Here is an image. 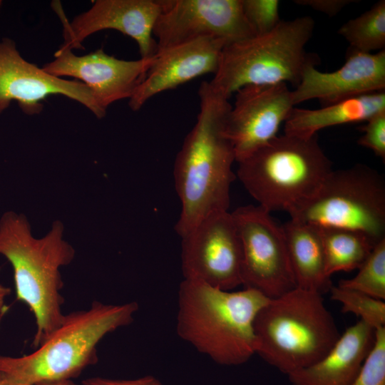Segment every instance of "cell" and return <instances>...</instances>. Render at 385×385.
Returning <instances> with one entry per match:
<instances>
[{
  "label": "cell",
  "instance_id": "1",
  "mask_svg": "<svg viewBox=\"0 0 385 385\" xmlns=\"http://www.w3.org/2000/svg\"><path fill=\"white\" fill-rule=\"evenodd\" d=\"M200 112L176 155L173 175L181 203L175 231L183 237L209 215L228 210L235 175L233 145L226 134L232 108L229 99L214 91L209 81L198 89Z\"/></svg>",
  "mask_w": 385,
  "mask_h": 385
},
{
  "label": "cell",
  "instance_id": "2",
  "mask_svg": "<svg viewBox=\"0 0 385 385\" xmlns=\"http://www.w3.org/2000/svg\"><path fill=\"white\" fill-rule=\"evenodd\" d=\"M63 235V225L58 220L45 236L36 238L24 215L8 211L0 218V255L12 266L17 299L34 315L35 349L60 327L65 317L60 268L72 262L75 250Z\"/></svg>",
  "mask_w": 385,
  "mask_h": 385
},
{
  "label": "cell",
  "instance_id": "3",
  "mask_svg": "<svg viewBox=\"0 0 385 385\" xmlns=\"http://www.w3.org/2000/svg\"><path fill=\"white\" fill-rule=\"evenodd\" d=\"M269 300L252 289L224 290L184 279L178 291L177 333L218 364H242L255 354V319Z\"/></svg>",
  "mask_w": 385,
  "mask_h": 385
},
{
  "label": "cell",
  "instance_id": "4",
  "mask_svg": "<svg viewBox=\"0 0 385 385\" xmlns=\"http://www.w3.org/2000/svg\"><path fill=\"white\" fill-rule=\"evenodd\" d=\"M138 310L135 302L106 304L95 301L88 309L65 314L60 327L34 352L20 357L0 355V381L36 385L78 377L97 362L101 339L129 325Z\"/></svg>",
  "mask_w": 385,
  "mask_h": 385
},
{
  "label": "cell",
  "instance_id": "5",
  "mask_svg": "<svg viewBox=\"0 0 385 385\" xmlns=\"http://www.w3.org/2000/svg\"><path fill=\"white\" fill-rule=\"evenodd\" d=\"M254 332L255 354L287 375L322 359L341 336L322 294L298 287L270 299Z\"/></svg>",
  "mask_w": 385,
  "mask_h": 385
},
{
  "label": "cell",
  "instance_id": "6",
  "mask_svg": "<svg viewBox=\"0 0 385 385\" xmlns=\"http://www.w3.org/2000/svg\"><path fill=\"white\" fill-rule=\"evenodd\" d=\"M237 176L258 205L290 217L316 194L332 164L317 135H277L237 162Z\"/></svg>",
  "mask_w": 385,
  "mask_h": 385
},
{
  "label": "cell",
  "instance_id": "7",
  "mask_svg": "<svg viewBox=\"0 0 385 385\" xmlns=\"http://www.w3.org/2000/svg\"><path fill=\"white\" fill-rule=\"evenodd\" d=\"M314 26L308 16L281 20L267 34L227 44L209 81L211 88L229 99L249 85L290 83L296 87L305 68L319 60L305 49Z\"/></svg>",
  "mask_w": 385,
  "mask_h": 385
},
{
  "label": "cell",
  "instance_id": "8",
  "mask_svg": "<svg viewBox=\"0 0 385 385\" xmlns=\"http://www.w3.org/2000/svg\"><path fill=\"white\" fill-rule=\"evenodd\" d=\"M290 219L319 228L357 231L376 245L385 240L384 179L364 164L333 170Z\"/></svg>",
  "mask_w": 385,
  "mask_h": 385
},
{
  "label": "cell",
  "instance_id": "9",
  "mask_svg": "<svg viewBox=\"0 0 385 385\" xmlns=\"http://www.w3.org/2000/svg\"><path fill=\"white\" fill-rule=\"evenodd\" d=\"M231 213L241 242L244 288L270 299L296 288L282 225L258 205L242 206Z\"/></svg>",
  "mask_w": 385,
  "mask_h": 385
},
{
  "label": "cell",
  "instance_id": "10",
  "mask_svg": "<svg viewBox=\"0 0 385 385\" xmlns=\"http://www.w3.org/2000/svg\"><path fill=\"white\" fill-rule=\"evenodd\" d=\"M161 11L153 34L158 51L203 38L227 44L255 36L242 0H159Z\"/></svg>",
  "mask_w": 385,
  "mask_h": 385
},
{
  "label": "cell",
  "instance_id": "11",
  "mask_svg": "<svg viewBox=\"0 0 385 385\" xmlns=\"http://www.w3.org/2000/svg\"><path fill=\"white\" fill-rule=\"evenodd\" d=\"M181 240L185 279L224 290H232L242 284L241 242L228 210L209 215Z\"/></svg>",
  "mask_w": 385,
  "mask_h": 385
},
{
  "label": "cell",
  "instance_id": "12",
  "mask_svg": "<svg viewBox=\"0 0 385 385\" xmlns=\"http://www.w3.org/2000/svg\"><path fill=\"white\" fill-rule=\"evenodd\" d=\"M51 95L74 100L98 118L106 113L98 106L91 89L82 82L53 76L24 59L9 38L0 40V114L16 101L26 114L38 113L41 103Z\"/></svg>",
  "mask_w": 385,
  "mask_h": 385
},
{
  "label": "cell",
  "instance_id": "13",
  "mask_svg": "<svg viewBox=\"0 0 385 385\" xmlns=\"http://www.w3.org/2000/svg\"><path fill=\"white\" fill-rule=\"evenodd\" d=\"M155 58V55L138 60H123L107 54L102 48L78 56L63 43L55 53L54 59L42 68L58 78L71 76L82 81L92 91L99 108L106 113L113 103L130 98Z\"/></svg>",
  "mask_w": 385,
  "mask_h": 385
},
{
  "label": "cell",
  "instance_id": "14",
  "mask_svg": "<svg viewBox=\"0 0 385 385\" xmlns=\"http://www.w3.org/2000/svg\"><path fill=\"white\" fill-rule=\"evenodd\" d=\"M235 93L226 134L237 162L277 137L294 105L287 83L249 85Z\"/></svg>",
  "mask_w": 385,
  "mask_h": 385
},
{
  "label": "cell",
  "instance_id": "15",
  "mask_svg": "<svg viewBox=\"0 0 385 385\" xmlns=\"http://www.w3.org/2000/svg\"><path fill=\"white\" fill-rule=\"evenodd\" d=\"M53 8L62 20L64 43L72 49L91 34L113 29L132 38L138 43L140 58H150L158 51L153 31L161 11L159 0H97L86 11L66 18L58 4Z\"/></svg>",
  "mask_w": 385,
  "mask_h": 385
},
{
  "label": "cell",
  "instance_id": "16",
  "mask_svg": "<svg viewBox=\"0 0 385 385\" xmlns=\"http://www.w3.org/2000/svg\"><path fill=\"white\" fill-rule=\"evenodd\" d=\"M308 66L299 83L292 91L294 106L318 99L324 106L355 96L385 91V49L375 53L349 48L339 69L322 72Z\"/></svg>",
  "mask_w": 385,
  "mask_h": 385
},
{
  "label": "cell",
  "instance_id": "17",
  "mask_svg": "<svg viewBox=\"0 0 385 385\" xmlns=\"http://www.w3.org/2000/svg\"><path fill=\"white\" fill-rule=\"evenodd\" d=\"M227 41L203 38L158 51L142 83L129 99L137 111L154 96L207 73L215 74Z\"/></svg>",
  "mask_w": 385,
  "mask_h": 385
},
{
  "label": "cell",
  "instance_id": "18",
  "mask_svg": "<svg viewBox=\"0 0 385 385\" xmlns=\"http://www.w3.org/2000/svg\"><path fill=\"white\" fill-rule=\"evenodd\" d=\"M375 340V329L362 320L347 328L319 361L287 374L292 385H351Z\"/></svg>",
  "mask_w": 385,
  "mask_h": 385
},
{
  "label": "cell",
  "instance_id": "19",
  "mask_svg": "<svg viewBox=\"0 0 385 385\" xmlns=\"http://www.w3.org/2000/svg\"><path fill=\"white\" fill-rule=\"evenodd\" d=\"M385 111V91L366 93L319 109L294 107L284 123V134L310 138L328 127L365 122Z\"/></svg>",
  "mask_w": 385,
  "mask_h": 385
},
{
  "label": "cell",
  "instance_id": "20",
  "mask_svg": "<svg viewBox=\"0 0 385 385\" xmlns=\"http://www.w3.org/2000/svg\"><path fill=\"white\" fill-rule=\"evenodd\" d=\"M282 228L296 287L321 294L329 289L319 229L292 219Z\"/></svg>",
  "mask_w": 385,
  "mask_h": 385
},
{
  "label": "cell",
  "instance_id": "21",
  "mask_svg": "<svg viewBox=\"0 0 385 385\" xmlns=\"http://www.w3.org/2000/svg\"><path fill=\"white\" fill-rule=\"evenodd\" d=\"M319 228V227H318ZM327 275L359 269L376 245L364 234L341 228H319Z\"/></svg>",
  "mask_w": 385,
  "mask_h": 385
},
{
  "label": "cell",
  "instance_id": "22",
  "mask_svg": "<svg viewBox=\"0 0 385 385\" xmlns=\"http://www.w3.org/2000/svg\"><path fill=\"white\" fill-rule=\"evenodd\" d=\"M349 48L364 53L385 48V1L381 0L359 16L350 19L338 30Z\"/></svg>",
  "mask_w": 385,
  "mask_h": 385
},
{
  "label": "cell",
  "instance_id": "23",
  "mask_svg": "<svg viewBox=\"0 0 385 385\" xmlns=\"http://www.w3.org/2000/svg\"><path fill=\"white\" fill-rule=\"evenodd\" d=\"M351 279H342L339 286L354 289L373 298L385 299V240L376 244Z\"/></svg>",
  "mask_w": 385,
  "mask_h": 385
},
{
  "label": "cell",
  "instance_id": "24",
  "mask_svg": "<svg viewBox=\"0 0 385 385\" xmlns=\"http://www.w3.org/2000/svg\"><path fill=\"white\" fill-rule=\"evenodd\" d=\"M331 299L342 304V312L352 313L376 330L385 327V302L361 292L340 286L331 287Z\"/></svg>",
  "mask_w": 385,
  "mask_h": 385
},
{
  "label": "cell",
  "instance_id": "25",
  "mask_svg": "<svg viewBox=\"0 0 385 385\" xmlns=\"http://www.w3.org/2000/svg\"><path fill=\"white\" fill-rule=\"evenodd\" d=\"M278 0H242L245 16L255 36L272 31L281 21Z\"/></svg>",
  "mask_w": 385,
  "mask_h": 385
},
{
  "label": "cell",
  "instance_id": "26",
  "mask_svg": "<svg viewBox=\"0 0 385 385\" xmlns=\"http://www.w3.org/2000/svg\"><path fill=\"white\" fill-rule=\"evenodd\" d=\"M351 385H385V327L375 330L374 345Z\"/></svg>",
  "mask_w": 385,
  "mask_h": 385
},
{
  "label": "cell",
  "instance_id": "27",
  "mask_svg": "<svg viewBox=\"0 0 385 385\" xmlns=\"http://www.w3.org/2000/svg\"><path fill=\"white\" fill-rule=\"evenodd\" d=\"M360 127L364 134L358 139L359 145L371 150L380 158L385 159V111L365 121Z\"/></svg>",
  "mask_w": 385,
  "mask_h": 385
},
{
  "label": "cell",
  "instance_id": "28",
  "mask_svg": "<svg viewBox=\"0 0 385 385\" xmlns=\"http://www.w3.org/2000/svg\"><path fill=\"white\" fill-rule=\"evenodd\" d=\"M295 4L309 6L312 9L333 16L339 13L346 5L354 2L353 0H297Z\"/></svg>",
  "mask_w": 385,
  "mask_h": 385
},
{
  "label": "cell",
  "instance_id": "29",
  "mask_svg": "<svg viewBox=\"0 0 385 385\" xmlns=\"http://www.w3.org/2000/svg\"><path fill=\"white\" fill-rule=\"evenodd\" d=\"M83 385H163L155 376H144L134 379H111L103 377H93L82 382Z\"/></svg>",
  "mask_w": 385,
  "mask_h": 385
},
{
  "label": "cell",
  "instance_id": "30",
  "mask_svg": "<svg viewBox=\"0 0 385 385\" xmlns=\"http://www.w3.org/2000/svg\"><path fill=\"white\" fill-rule=\"evenodd\" d=\"M11 289L0 284V317L4 310L6 297L10 294Z\"/></svg>",
  "mask_w": 385,
  "mask_h": 385
},
{
  "label": "cell",
  "instance_id": "31",
  "mask_svg": "<svg viewBox=\"0 0 385 385\" xmlns=\"http://www.w3.org/2000/svg\"><path fill=\"white\" fill-rule=\"evenodd\" d=\"M36 385H83V384H77L74 383L72 380H62V381L44 382V383H41Z\"/></svg>",
  "mask_w": 385,
  "mask_h": 385
},
{
  "label": "cell",
  "instance_id": "32",
  "mask_svg": "<svg viewBox=\"0 0 385 385\" xmlns=\"http://www.w3.org/2000/svg\"><path fill=\"white\" fill-rule=\"evenodd\" d=\"M0 385H9V384H6V383H4V382L0 381Z\"/></svg>",
  "mask_w": 385,
  "mask_h": 385
},
{
  "label": "cell",
  "instance_id": "33",
  "mask_svg": "<svg viewBox=\"0 0 385 385\" xmlns=\"http://www.w3.org/2000/svg\"><path fill=\"white\" fill-rule=\"evenodd\" d=\"M1 5H2V1L0 0V8H1Z\"/></svg>",
  "mask_w": 385,
  "mask_h": 385
}]
</instances>
